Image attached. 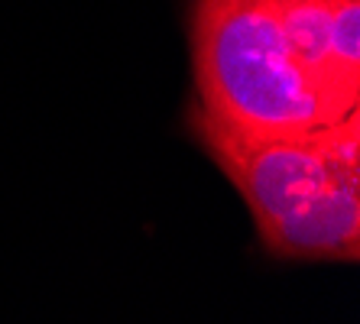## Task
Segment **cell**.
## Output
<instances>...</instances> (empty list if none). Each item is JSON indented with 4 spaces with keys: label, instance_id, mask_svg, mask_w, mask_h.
<instances>
[{
    "label": "cell",
    "instance_id": "6da1fadb",
    "mask_svg": "<svg viewBox=\"0 0 360 324\" xmlns=\"http://www.w3.org/2000/svg\"><path fill=\"white\" fill-rule=\"evenodd\" d=\"M192 58L195 104L243 130L285 134L344 117L299 58L273 0H195Z\"/></svg>",
    "mask_w": 360,
    "mask_h": 324
},
{
    "label": "cell",
    "instance_id": "7a4b0ae2",
    "mask_svg": "<svg viewBox=\"0 0 360 324\" xmlns=\"http://www.w3.org/2000/svg\"><path fill=\"white\" fill-rule=\"evenodd\" d=\"M188 130L243 198L257 237L305 211L331 185L360 179V108L311 130L263 134L192 104Z\"/></svg>",
    "mask_w": 360,
    "mask_h": 324
},
{
    "label": "cell",
    "instance_id": "3957f363",
    "mask_svg": "<svg viewBox=\"0 0 360 324\" xmlns=\"http://www.w3.org/2000/svg\"><path fill=\"white\" fill-rule=\"evenodd\" d=\"M292 46L338 114L360 108V0H273Z\"/></svg>",
    "mask_w": 360,
    "mask_h": 324
},
{
    "label": "cell",
    "instance_id": "277c9868",
    "mask_svg": "<svg viewBox=\"0 0 360 324\" xmlns=\"http://www.w3.org/2000/svg\"><path fill=\"white\" fill-rule=\"evenodd\" d=\"M276 259L302 263H357L360 259V179H344L305 211L260 233Z\"/></svg>",
    "mask_w": 360,
    "mask_h": 324
}]
</instances>
